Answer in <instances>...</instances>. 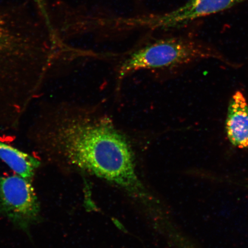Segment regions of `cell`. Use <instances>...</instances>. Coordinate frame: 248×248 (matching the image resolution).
Returning <instances> with one entry per match:
<instances>
[{"label": "cell", "instance_id": "6da1fadb", "mask_svg": "<svg viewBox=\"0 0 248 248\" xmlns=\"http://www.w3.org/2000/svg\"><path fill=\"white\" fill-rule=\"evenodd\" d=\"M34 138L74 166L127 188L137 184L131 141L106 113L63 104L41 118Z\"/></svg>", "mask_w": 248, "mask_h": 248}, {"label": "cell", "instance_id": "7a4b0ae2", "mask_svg": "<svg viewBox=\"0 0 248 248\" xmlns=\"http://www.w3.org/2000/svg\"><path fill=\"white\" fill-rule=\"evenodd\" d=\"M204 59H215L238 67L210 46L188 39L170 38L156 40L132 52L118 68L117 79L120 81L140 71L170 69Z\"/></svg>", "mask_w": 248, "mask_h": 248}, {"label": "cell", "instance_id": "3957f363", "mask_svg": "<svg viewBox=\"0 0 248 248\" xmlns=\"http://www.w3.org/2000/svg\"><path fill=\"white\" fill-rule=\"evenodd\" d=\"M0 215L29 232L40 220V205L32 179L0 175Z\"/></svg>", "mask_w": 248, "mask_h": 248}, {"label": "cell", "instance_id": "277c9868", "mask_svg": "<svg viewBox=\"0 0 248 248\" xmlns=\"http://www.w3.org/2000/svg\"><path fill=\"white\" fill-rule=\"evenodd\" d=\"M247 0H189L175 10L159 16L130 18L124 23L130 27L172 29L184 26L201 17L226 10Z\"/></svg>", "mask_w": 248, "mask_h": 248}, {"label": "cell", "instance_id": "5b68a950", "mask_svg": "<svg viewBox=\"0 0 248 248\" xmlns=\"http://www.w3.org/2000/svg\"><path fill=\"white\" fill-rule=\"evenodd\" d=\"M226 132L235 147L248 149V104L241 91L234 93L229 102Z\"/></svg>", "mask_w": 248, "mask_h": 248}, {"label": "cell", "instance_id": "8992f818", "mask_svg": "<svg viewBox=\"0 0 248 248\" xmlns=\"http://www.w3.org/2000/svg\"><path fill=\"white\" fill-rule=\"evenodd\" d=\"M0 160L12 171L22 177L32 179L41 162L35 156L0 140Z\"/></svg>", "mask_w": 248, "mask_h": 248}, {"label": "cell", "instance_id": "52a82bcc", "mask_svg": "<svg viewBox=\"0 0 248 248\" xmlns=\"http://www.w3.org/2000/svg\"><path fill=\"white\" fill-rule=\"evenodd\" d=\"M33 1L35 2L37 5H38L40 11H41L42 14L44 16L46 22H47L48 26H50V23H49V18L48 17V15L46 14V10L45 7V0H33Z\"/></svg>", "mask_w": 248, "mask_h": 248}]
</instances>
